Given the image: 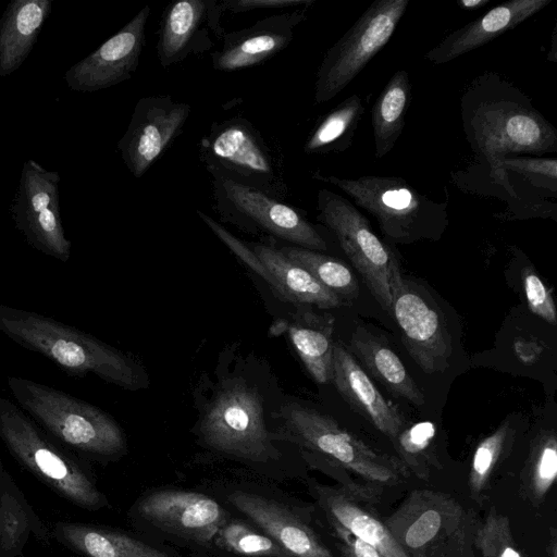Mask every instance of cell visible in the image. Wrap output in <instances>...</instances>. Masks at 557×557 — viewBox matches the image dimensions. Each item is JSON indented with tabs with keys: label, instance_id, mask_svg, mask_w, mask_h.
<instances>
[{
	"label": "cell",
	"instance_id": "obj_21",
	"mask_svg": "<svg viewBox=\"0 0 557 557\" xmlns=\"http://www.w3.org/2000/svg\"><path fill=\"white\" fill-rule=\"evenodd\" d=\"M344 400L391 442L407 423L404 416L377 391L346 346L334 343L331 380Z\"/></svg>",
	"mask_w": 557,
	"mask_h": 557
},
{
	"label": "cell",
	"instance_id": "obj_38",
	"mask_svg": "<svg viewBox=\"0 0 557 557\" xmlns=\"http://www.w3.org/2000/svg\"><path fill=\"white\" fill-rule=\"evenodd\" d=\"M522 283L529 309L552 325L557 323L552 292L532 267L522 272Z\"/></svg>",
	"mask_w": 557,
	"mask_h": 557
},
{
	"label": "cell",
	"instance_id": "obj_28",
	"mask_svg": "<svg viewBox=\"0 0 557 557\" xmlns=\"http://www.w3.org/2000/svg\"><path fill=\"white\" fill-rule=\"evenodd\" d=\"M411 100V84L405 70L396 71L384 86L371 109L374 156L385 157L395 146L405 126Z\"/></svg>",
	"mask_w": 557,
	"mask_h": 557
},
{
	"label": "cell",
	"instance_id": "obj_2",
	"mask_svg": "<svg viewBox=\"0 0 557 557\" xmlns=\"http://www.w3.org/2000/svg\"><path fill=\"white\" fill-rule=\"evenodd\" d=\"M495 82L480 97L466 95L463 128L472 149L488 162L494 182L516 196L502 160L510 153L555 152L557 132L517 88L498 77Z\"/></svg>",
	"mask_w": 557,
	"mask_h": 557
},
{
	"label": "cell",
	"instance_id": "obj_16",
	"mask_svg": "<svg viewBox=\"0 0 557 557\" xmlns=\"http://www.w3.org/2000/svg\"><path fill=\"white\" fill-rule=\"evenodd\" d=\"M191 112L186 102L170 95L141 97L133 111L129 124L117 143L121 158L137 178L161 158L182 133Z\"/></svg>",
	"mask_w": 557,
	"mask_h": 557
},
{
	"label": "cell",
	"instance_id": "obj_36",
	"mask_svg": "<svg viewBox=\"0 0 557 557\" xmlns=\"http://www.w3.org/2000/svg\"><path fill=\"white\" fill-rule=\"evenodd\" d=\"M513 433L510 423L506 421L478 444L469 474V485L474 495H480L486 487L497 463L510 445Z\"/></svg>",
	"mask_w": 557,
	"mask_h": 557
},
{
	"label": "cell",
	"instance_id": "obj_35",
	"mask_svg": "<svg viewBox=\"0 0 557 557\" xmlns=\"http://www.w3.org/2000/svg\"><path fill=\"white\" fill-rule=\"evenodd\" d=\"M525 470L528 490L532 499L540 503L557 476V440L553 430H543L535 436Z\"/></svg>",
	"mask_w": 557,
	"mask_h": 557
},
{
	"label": "cell",
	"instance_id": "obj_15",
	"mask_svg": "<svg viewBox=\"0 0 557 557\" xmlns=\"http://www.w3.org/2000/svg\"><path fill=\"white\" fill-rule=\"evenodd\" d=\"M405 348L429 374L443 372L453 352L447 324L424 287L403 276L392 305Z\"/></svg>",
	"mask_w": 557,
	"mask_h": 557
},
{
	"label": "cell",
	"instance_id": "obj_18",
	"mask_svg": "<svg viewBox=\"0 0 557 557\" xmlns=\"http://www.w3.org/2000/svg\"><path fill=\"white\" fill-rule=\"evenodd\" d=\"M150 7L146 5L98 49L72 65L64 75L70 89L97 91L132 78L145 47Z\"/></svg>",
	"mask_w": 557,
	"mask_h": 557
},
{
	"label": "cell",
	"instance_id": "obj_25",
	"mask_svg": "<svg viewBox=\"0 0 557 557\" xmlns=\"http://www.w3.org/2000/svg\"><path fill=\"white\" fill-rule=\"evenodd\" d=\"M248 247L261 263L259 274L286 300L314 305L321 309L343 305L337 295L306 269L288 259L278 248L265 244H250Z\"/></svg>",
	"mask_w": 557,
	"mask_h": 557
},
{
	"label": "cell",
	"instance_id": "obj_19",
	"mask_svg": "<svg viewBox=\"0 0 557 557\" xmlns=\"http://www.w3.org/2000/svg\"><path fill=\"white\" fill-rule=\"evenodd\" d=\"M224 11L215 0H177L170 3L162 15L157 42V55L163 67L182 62L190 54L209 51L213 47L211 33L222 38Z\"/></svg>",
	"mask_w": 557,
	"mask_h": 557
},
{
	"label": "cell",
	"instance_id": "obj_3",
	"mask_svg": "<svg viewBox=\"0 0 557 557\" xmlns=\"http://www.w3.org/2000/svg\"><path fill=\"white\" fill-rule=\"evenodd\" d=\"M0 331L71 376L94 374L119 387L143 388L147 376L132 357L46 314L0 305Z\"/></svg>",
	"mask_w": 557,
	"mask_h": 557
},
{
	"label": "cell",
	"instance_id": "obj_4",
	"mask_svg": "<svg viewBox=\"0 0 557 557\" xmlns=\"http://www.w3.org/2000/svg\"><path fill=\"white\" fill-rule=\"evenodd\" d=\"M197 434L209 450L276 480L287 478L275 433L267 428L261 397L240 377L223 381L202 410Z\"/></svg>",
	"mask_w": 557,
	"mask_h": 557
},
{
	"label": "cell",
	"instance_id": "obj_24",
	"mask_svg": "<svg viewBox=\"0 0 557 557\" xmlns=\"http://www.w3.org/2000/svg\"><path fill=\"white\" fill-rule=\"evenodd\" d=\"M53 536L85 557H183L152 541L85 523L58 522Z\"/></svg>",
	"mask_w": 557,
	"mask_h": 557
},
{
	"label": "cell",
	"instance_id": "obj_12",
	"mask_svg": "<svg viewBox=\"0 0 557 557\" xmlns=\"http://www.w3.org/2000/svg\"><path fill=\"white\" fill-rule=\"evenodd\" d=\"M215 211L247 232H263L293 246L324 251L326 242L301 212L268 194L212 176Z\"/></svg>",
	"mask_w": 557,
	"mask_h": 557
},
{
	"label": "cell",
	"instance_id": "obj_34",
	"mask_svg": "<svg viewBox=\"0 0 557 557\" xmlns=\"http://www.w3.org/2000/svg\"><path fill=\"white\" fill-rule=\"evenodd\" d=\"M436 426L432 421L406 423L392 441L399 460L417 476L426 480L435 465L433 448Z\"/></svg>",
	"mask_w": 557,
	"mask_h": 557
},
{
	"label": "cell",
	"instance_id": "obj_11",
	"mask_svg": "<svg viewBox=\"0 0 557 557\" xmlns=\"http://www.w3.org/2000/svg\"><path fill=\"white\" fill-rule=\"evenodd\" d=\"M409 0H376L325 52L317 72L314 103L336 97L392 38Z\"/></svg>",
	"mask_w": 557,
	"mask_h": 557
},
{
	"label": "cell",
	"instance_id": "obj_39",
	"mask_svg": "<svg viewBox=\"0 0 557 557\" xmlns=\"http://www.w3.org/2000/svg\"><path fill=\"white\" fill-rule=\"evenodd\" d=\"M502 168L506 172H516L527 177H543L556 185V158L506 157L502 160Z\"/></svg>",
	"mask_w": 557,
	"mask_h": 557
},
{
	"label": "cell",
	"instance_id": "obj_10",
	"mask_svg": "<svg viewBox=\"0 0 557 557\" xmlns=\"http://www.w3.org/2000/svg\"><path fill=\"white\" fill-rule=\"evenodd\" d=\"M231 515L209 494L174 488L151 491L129 510L143 532L202 553L212 552L214 535Z\"/></svg>",
	"mask_w": 557,
	"mask_h": 557
},
{
	"label": "cell",
	"instance_id": "obj_6",
	"mask_svg": "<svg viewBox=\"0 0 557 557\" xmlns=\"http://www.w3.org/2000/svg\"><path fill=\"white\" fill-rule=\"evenodd\" d=\"M0 440L22 466L69 502L87 510L108 506L85 465L4 397H0Z\"/></svg>",
	"mask_w": 557,
	"mask_h": 557
},
{
	"label": "cell",
	"instance_id": "obj_1",
	"mask_svg": "<svg viewBox=\"0 0 557 557\" xmlns=\"http://www.w3.org/2000/svg\"><path fill=\"white\" fill-rule=\"evenodd\" d=\"M276 418L278 441L298 446L304 457L341 481L342 488L363 500L374 499L375 490L360 487L347 473L372 487L393 485L410 471L397 458L372 449L329 414L297 401L283 405Z\"/></svg>",
	"mask_w": 557,
	"mask_h": 557
},
{
	"label": "cell",
	"instance_id": "obj_14",
	"mask_svg": "<svg viewBox=\"0 0 557 557\" xmlns=\"http://www.w3.org/2000/svg\"><path fill=\"white\" fill-rule=\"evenodd\" d=\"M57 171H48L33 159L22 169L21 178L10 207L15 227L34 249L62 262L71 258L61 210Z\"/></svg>",
	"mask_w": 557,
	"mask_h": 557
},
{
	"label": "cell",
	"instance_id": "obj_27",
	"mask_svg": "<svg viewBox=\"0 0 557 557\" xmlns=\"http://www.w3.org/2000/svg\"><path fill=\"white\" fill-rule=\"evenodd\" d=\"M350 352L367 371L392 394L416 406L424 404V395L414 383L399 357L364 329H357L350 341Z\"/></svg>",
	"mask_w": 557,
	"mask_h": 557
},
{
	"label": "cell",
	"instance_id": "obj_42",
	"mask_svg": "<svg viewBox=\"0 0 557 557\" xmlns=\"http://www.w3.org/2000/svg\"><path fill=\"white\" fill-rule=\"evenodd\" d=\"M513 347L517 358L527 364L536 362L543 352L542 344L532 338L519 337L515 341Z\"/></svg>",
	"mask_w": 557,
	"mask_h": 557
},
{
	"label": "cell",
	"instance_id": "obj_23",
	"mask_svg": "<svg viewBox=\"0 0 557 557\" xmlns=\"http://www.w3.org/2000/svg\"><path fill=\"white\" fill-rule=\"evenodd\" d=\"M308 488L325 519L332 520L356 537L376 548L385 557H409L383 521L344 491L317 482Z\"/></svg>",
	"mask_w": 557,
	"mask_h": 557
},
{
	"label": "cell",
	"instance_id": "obj_26",
	"mask_svg": "<svg viewBox=\"0 0 557 557\" xmlns=\"http://www.w3.org/2000/svg\"><path fill=\"white\" fill-rule=\"evenodd\" d=\"M52 11L51 0H12L0 17V77L24 63Z\"/></svg>",
	"mask_w": 557,
	"mask_h": 557
},
{
	"label": "cell",
	"instance_id": "obj_33",
	"mask_svg": "<svg viewBox=\"0 0 557 557\" xmlns=\"http://www.w3.org/2000/svg\"><path fill=\"white\" fill-rule=\"evenodd\" d=\"M288 259L311 273L322 285L344 302L352 301L359 294V284L351 270L334 257L297 246L278 248Z\"/></svg>",
	"mask_w": 557,
	"mask_h": 557
},
{
	"label": "cell",
	"instance_id": "obj_40",
	"mask_svg": "<svg viewBox=\"0 0 557 557\" xmlns=\"http://www.w3.org/2000/svg\"><path fill=\"white\" fill-rule=\"evenodd\" d=\"M326 521L344 557H385L376 548L356 537L338 523L329 519Z\"/></svg>",
	"mask_w": 557,
	"mask_h": 557
},
{
	"label": "cell",
	"instance_id": "obj_5",
	"mask_svg": "<svg viewBox=\"0 0 557 557\" xmlns=\"http://www.w3.org/2000/svg\"><path fill=\"white\" fill-rule=\"evenodd\" d=\"M7 382L15 404L69 450L100 461L126 451L122 428L99 407L26 377L9 376Z\"/></svg>",
	"mask_w": 557,
	"mask_h": 557
},
{
	"label": "cell",
	"instance_id": "obj_37",
	"mask_svg": "<svg viewBox=\"0 0 557 557\" xmlns=\"http://www.w3.org/2000/svg\"><path fill=\"white\" fill-rule=\"evenodd\" d=\"M476 544L482 557H521L505 516L491 512L478 530Z\"/></svg>",
	"mask_w": 557,
	"mask_h": 557
},
{
	"label": "cell",
	"instance_id": "obj_7",
	"mask_svg": "<svg viewBox=\"0 0 557 557\" xmlns=\"http://www.w3.org/2000/svg\"><path fill=\"white\" fill-rule=\"evenodd\" d=\"M312 177L330 183L373 215L384 237L393 243L410 244L438 239L448 225L447 206L420 194L396 176L364 175L339 178L314 172Z\"/></svg>",
	"mask_w": 557,
	"mask_h": 557
},
{
	"label": "cell",
	"instance_id": "obj_13",
	"mask_svg": "<svg viewBox=\"0 0 557 557\" xmlns=\"http://www.w3.org/2000/svg\"><path fill=\"white\" fill-rule=\"evenodd\" d=\"M211 490L223 505L250 521L294 557H334L311 527L309 515L283 496L244 483L216 484Z\"/></svg>",
	"mask_w": 557,
	"mask_h": 557
},
{
	"label": "cell",
	"instance_id": "obj_30",
	"mask_svg": "<svg viewBox=\"0 0 557 557\" xmlns=\"http://www.w3.org/2000/svg\"><path fill=\"white\" fill-rule=\"evenodd\" d=\"M29 532L47 540V530L4 472L0 459V557L20 554Z\"/></svg>",
	"mask_w": 557,
	"mask_h": 557
},
{
	"label": "cell",
	"instance_id": "obj_43",
	"mask_svg": "<svg viewBox=\"0 0 557 557\" xmlns=\"http://www.w3.org/2000/svg\"><path fill=\"white\" fill-rule=\"evenodd\" d=\"M490 3V0H458L457 4L465 10H476Z\"/></svg>",
	"mask_w": 557,
	"mask_h": 557
},
{
	"label": "cell",
	"instance_id": "obj_22",
	"mask_svg": "<svg viewBox=\"0 0 557 557\" xmlns=\"http://www.w3.org/2000/svg\"><path fill=\"white\" fill-rule=\"evenodd\" d=\"M550 1L509 0L503 2L447 35L438 45L425 53L424 59L433 64L450 62L516 28L549 4Z\"/></svg>",
	"mask_w": 557,
	"mask_h": 557
},
{
	"label": "cell",
	"instance_id": "obj_41",
	"mask_svg": "<svg viewBox=\"0 0 557 557\" xmlns=\"http://www.w3.org/2000/svg\"><path fill=\"white\" fill-rule=\"evenodd\" d=\"M312 2L313 0H223L220 4L224 12L243 13L263 9L308 8Z\"/></svg>",
	"mask_w": 557,
	"mask_h": 557
},
{
	"label": "cell",
	"instance_id": "obj_9",
	"mask_svg": "<svg viewBox=\"0 0 557 557\" xmlns=\"http://www.w3.org/2000/svg\"><path fill=\"white\" fill-rule=\"evenodd\" d=\"M199 158L211 176L230 180L283 200L286 184L261 133L246 119L213 122L199 141Z\"/></svg>",
	"mask_w": 557,
	"mask_h": 557
},
{
	"label": "cell",
	"instance_id": "obj_32",
	"mask_svg": "<svg viewBox=\"0 0 557 557\" xmlns=\"http://www.w3.org/2000/svg\"><path fill=\"white\" fill-rule=\"evenodd\" d=\"M212 552L231 557H294L250 521L233 515L214 535Z\"/></svg>",
	"mask_w": 557,
	"mask_h": 557
},
{
	"label": "cell",
	"instance_id": "obj_29",
	"mask_svg": "<svg viewBox=\"0 0 557 557\" xmlns=\"http://www.w3.org/2000/svg\"><path fill=\"white\" fill-rule=\"evenodd\" d=\"M301 318L287 324L289 338L313 380L329 383L333 368V317L307 312Z\"/></svg>",
	"mask_w": 557,
	"mask_h": 557
},
{
	"label": "cell",
	"instance_id": "obj_31",
	"mask_svg": "<svg viewBox=\"0 0 557 557\" xmlns=\"http://www.w3.org/2000/svg\"><path fill=\"white\" fill-rule=\"evenodd\" d=\"M364 113L359 95H351L327 112L312 128L304 151L324 154L347 149Z\"/></svg>",
	"mask_w": 557,
	"mask_h": 557
},
{
	"label": "cell",
	"instance_id": "obj_17",
	"mask_svg": "<svg viewBox=\"0 0 557 557\" xmlns=\"http://www.w3.org/2000/svg\"><path fill=\"white\" fill-rule=\"evenodd\" d=\"M461 508L432 492H414L385 523L409 557H436L435 549L461 542Z\"/></svg>",
	"mask_w": 557,
	"mask_h": 557
},
{
	"label": "cell",
	"instance_id": "obj_20",
	"mask_svg": "<svg viewBox=\"0 0 557 557\" xmlns=\"http://www.w3.org/2000/svg\"><path fill=\"white\" fill-rule=\"evenodd\" d=\"M308 8H298L259 20L253 25L225 33L220 50L211 53L216 71L234 72L263 63L293 40L295 29L306 20Z\"/></svg>",
	"mask_w": 557,
	"mask_h": 557
},
{
	"label": "cell",
	"instance_id": "obj_8",
	"mask_svg": "<svg viewBox=\"0 0 557 557\" xmlns=\"http://www.w3.org/2000/svg\"><path fill=\"white\" fill-rule=\"evenodd\" d=\"M317 219L336 236L381 308L391 313L403 275L394 250L372 230L368 219L346 198L322 188Z\"/></svg>",
	"mask_w": 557,
	"mask_h": 557
}]
</instances>
